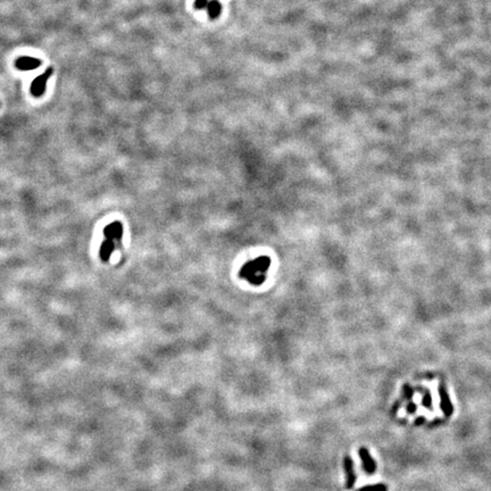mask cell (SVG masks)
<instances>
[{"mask_svg":"<svg viewBox=\"0 0 491 491\" xmlns=\"http://www.w3.org/2000/svg\"><path fill=\"white\" fill-rule=\"evenodd\" d=\"M416 408H417V406L414 403H412V401H409L407 407H406V409H407V413H409V414H414V413L416 412Z\"/></svg>","mask_w":491,"mask_h":491,"instance_id":"cell-12","label":"cell"},{"mask_svg":"<svg viewBox=\"0 0 491 491\" xmlns=\"http://www.w3.org/2000/svg\"><path fill=\"white\" fill-rule=\"evenodd\" d=\"M413 395H414V391H413V389L408 384H405L404 385V397L407 400H411L413 398Z\"/></svg>","mask_w":491,"mask_h":491,"instance_id":"cell-11","label":"cell"},{"mask_svg":"<svg viewBox=\"0 0 491 491\" xmlns=\"http://www.w3.org/2000/svg\"><path fill=\"white\" fill-rule=\"evenodd\" d=\"M206 3H207V0H196L195 7L197 9H202L203 7L206 6Z\"/></svg>","mask_w":491,"mask_h":491,"instance_id":"cell-13","label":"cell"},{"mask_svg":"<svg viewBox=\"0 0 491 491\" xmlns=\"http://www.w3.org/2000/svg\"><path fill=\"white\" fill-rule=\"evenodd\" d=\"M343 467H345V472H346L347 488L348 489L354 488L355 483H356V474H355L354 471V462L349 456H346V457L343 458Z\"/></svg>","mask_w":491,"mask_h":491,"instance_id":"cell-7","label":"cell"},{"mask_svg":"<svg viewBox=\"0 0 491 491\" xmlns=\"http://www.w3.org/2000/svg\"><path fill=\"white\" fill-rule=\"evenodd\" d=\"M221 6H219V3L218 1H212L210 2V6H208V13H210L211 15V17L212 18H215L218 15H219V13H221Z\"/></svg>","mask_w":491,"mask_h":491,"instance_id":"cell-8","label":"cell"},{"mask_svg":"<svg viewBox=\"0 0 491 491\" xmlns=\"http://www.w3.org/2000/svg\"><path fill=\"white\" fill-rule=\"evenodd\" d=\"M358 491H386V486L382 485V483H379V485H374V486L363 487V488H361Z\"/></svg>","mask_w":491,"mask_h":491,"instance_id":"cell-9","label":"cell"},{"mask_svg":"<svg viewBox=\"0 0 491 491\" xmlns=\"http://www.w3.org/2000/svg\"><path fill=\"white\" fill-rule=\"evenodd\" d=\"M270 264L271 261L269 257H258L256 260L248 262L243 266L240 271V276L251 284L260 285L265 280Z\"/></svg>","mask_w":491,"mask_h":491,"instance_id":"cell-1","label":"cell"},{"mask_svg":"<svg viewBox=\"0 0 491 491\" xmlns=\"http://www.w3.org/2000/svg\"><path fill=\"white\" fill-rule=\"evenodd\" d=\"M422 405L424 406V407L430 408V409L432 407V398H431V393L429 392V390H424V396H423V399H422Z\"/></svg>","mask_w":491,"mask_h":491,"instance_id":"cell-10","label":"cell"},{"mask_svg":"<svg viewBox=\"0 0 491 491\" xmlns=\"http://www.w3.org/2000/svg\"><path fill=\"white\" fill-rule=\"evenodd\" d=\"M425 421V417L424 416H420V417H417L416 421H415V424L416 425H420V424H422L423 422Z\"/></svg>","mask_w":491,"mask_h":491,"instance_id":"cell-14","label":"cell"},{"mask_svg":"<svg viewBox=\"0 0 491 491\" xmlns=\"http://www.w3.org/2000/svg\"><path fill=\"white\" fill-rule=\"evenodd\" d=\"M53 74H54V68L48 67L44 73H42V74L37 76L36 79L32 81L30 87V94L32 95L34 98H40V97L46 94L48 81Z\"/></svg>","mask_w":491,"mask_h":491,"instance_id":"cell-3","label":"cell"},{"mask_svg":"<svg viewBox=\"0 0 491 491\" xmlns=\"http://www.w3.org/2000/svg\"><path fill=\"white\" fill-rule=\"evenodd\" d=\"M105 234V240L100 246L99 257L102 258L103 262H108L109 258L115 250L117 243L121 242L123 235V226L119 222H113L109 225H107L104 230Z\"/></svg>","mask_w":491,"mask_h":491,"instance_id":"cell-2","label":"cell"},{"mask_svg":"<svg viewBox=\"0 0 491 491\" xmlns=\"http://www.w3.org/2000/svg\"><path fill=\"white\" fill-rule=\"evenodd\" d=\"M41 65H42L41 59L31 56H21L16 58V60H15V67H16L18 71L22 72L32 71V69L39 68Z\"/></svg>","mask_w":491,"mask_h":491,"instance_id":"cell-4","label":"cell"},{"mask_svg":"<svg viewBox=\"0 0 491 491\" xmlns=\"http://www.w3.org/2000/svg\"><path fill=\"white\" fill-rule=\"evenodd\" d=\"M439 396H440V407H441V411L443 412V414L446 416H450L454 412L453 404H451L449 395H448L447 388L444 386L443 383L439 384Z\"/></svg>","mask_w":491,"mask_h":491,"instance_id":"cell-5","label":"cell"},{"mask_svg":"<svg viewBox=\"0 0 491 491\" xmlns=\"http://www.w3.org/2000/svg\"><path fill=\"white\" fill-rule=\"evenodd\" d=\"M359 457H361L362 461L363 470H364L367 474H374V472L377 471V463L373 459L372 456H371L370 451L367 450L366 448H361V449H359Z\"/></svg>","mask_w":491,"mask_h":491,"instance_id":"cell-6","label":"cell"}]
</instances>
